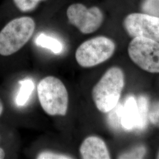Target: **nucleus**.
Returning a JSON list of instances; mask_svg holds the SVG:
<instances>
[{"label": "nucleus", "instance_id": "obj_1", "mask_svg": "<svg viewBox=\"0 0 159 159\" xmlns=\"http://www.w3.org/2000/svg\"><path fill=\"white\" fill-rule=\"evenodd\" d=\"M125 85V75L121 69L109 68L92 90L97 108L103 113H108L118 104Z\"/></svg>", "mask_w": 159, "mask_h": 159}, {"label": "nucleus", "instance_id": "obj_2", "mask_svg": "<svg viewBox=\"0 0 159 159\" xmlns=\"http://www.w3.org/2000/svg\"><path fill=\"white\" fill-rule=\"evenodd\" d=\"M35 29L33 18H14L0 31V55L9 56L22 48L29 41Z\"/></svg>", "mask_w": 159, "mask_h": 159}, {"label": "nucleus", "instance_id": "obj_3", "mask_svg": "<svg viewBox=\"0 0 159 159\" xmlns=\"http://www.w3.org/2000/svg\"><path fill=\"white\" fill-rule=\"evenodd\" d=\"M40 104L50 116H65L68 110V94L63 82L54 76L43 79L37 86Z\"/></svg>", "mask_w": 159, "mask_h": 159}, {"label": "nucleus", "instance_id": "obj_4", "mask_svg": "<svg viewBox=\"0 0 159 159\" xmlns=\"http://www.w3.org/2000/svg\"><path fill=\"white\" fill-rule=\"evenodd\" d=\"M116 45L113 41L98 36L83 43L75 52V59L84 68L94 67L107 61L113 55Z\"/></svg>", "mask_w": 159, "mask_h": 159}, {"label": "nucleus", "instance_id": "obj_5", "mask_svg": "<svg viewBox=\"0 0 159 159\" xmlns=\"http://www.w3.org/2000/svg\"><path fill=\"white\" fill-rule=\"evenodd\" d=\"M131 60L143 70L159 73V42L143 37H134L128 48Z\"/></svg>", "mask_w": 159, "mask_h": 159}, {"label": "nucleus", "instance_id": "obj_6", "mask_svg": "<svg viewBox=\"0 0 159 159\" xmlns=\"http://www.w3.org/2000/svg\"><path fill=\"white\" fill-rule=\"evenodd\" d=\"M67 16L70 23L84 34L95 32L100 27L103 21V14L99 8H87L80 3L68 7Z\"/></svg>", "mask_w": 159, "mask_h": 159}, {"label": "nucleus", "instance_id": "obj_7", "mask_svg": "<svg viewBox=\"0 0 159 159\" xmlns=\"http://www.w3.org/2000/svg\"><path fill=\"white\" fill-rule=\"evenodd\" d=\"M125 30L133 37H143L159 42V17L133 13L124 21Z\"/></svg>", "mask_w": 159, "mask_h": 159}, {"label": "nucleus", "instance_id": "obj_8", "mask_svg": "<svg viewBox=\"0 0 159 159\" xmlns=\"http://www.w3.org/2000/svg\"><path fill=\"white\" fill-rule=\"evenodd\" d=\"M80 153L84 159H110L106 143L98 137H87L80 146Z\"/></svg>", "mask_w": 159, "mask_h": 159}, {"label": "nucleus", "instance_id": "obj_9", "mask_svg": "<svg viewBox=\"0 0 159 159\" xmlns=\"http://www.w3.org/2000/svg\"><path fill=\"white\" fill-rule=\"evenodd\" d=\"M139 121V112L137 99L133 96L125 98L123 104L121 123L123 130L131 131L136 130Z\"/></svg>", "mask_w": 159, "mask_h": 159}, {"label": "nucleus", "instance_id": "obj_10", "mask_svg": "<svg viewBox=\"0 0 159 159\" xmlns=\"http://www.w3.org/2000/svg\"><path fill=\"white\" fill-rule=\"evenodd\" d=\"M37 46L50 50L56 54H60L63 50V44L57 39L41 33L35 40Z\"/></svg>", "mask_w": 159, "mask_h": 159}, {"label": "nucleus", "instance_id": "obj_11", "mask_svg": "<svg viewBox=\"0 0 159 159\" xmlns=\"http://www.w3.org/2000/svg\"><path fill=\"white\" fill-rule=\"evenodd\" d=\"M137 102L139 112V121L136 130H143L146 128L148 120V99L145 96H140L137 99Z\"/></svg>", "mask_w": 159, "mask_h": 159}, {"label": "nucleus", "instance_id": "obj_12", "mask_svg": "<svg viewBox=\"0 0 159 159\" xmlns=\"http://www.w3.org/2000/svg\"><path fill=\"white\" fill-rule=\"evenodd\" d=\"M20 88L18 93L16 102L17 106H23L29 102L34 89V82L30 79H25L19 81Z\"/></svg>", "mask_w": 159, "mask_h": 159}, {"label": "nucleus", "instance_id": "obj_13", "mask_svg": "<svg viewBox=\"0 0 159 159\" xmlns=\"http://www.w3.org/2000/svg\"><path fill=\"white\" fill-rule=\"evenodd\" d=\"M122 107L123 104L118 102V104L108 112V124L111 128L116 130H123L121 123Z\"/></svg>", "mask_w": 159, "mask_h": 159}, {"label": "nucleus", "instance_id": "obj_14", "mask_svg": "<svg viewBox=\"0 0 159 159\" xmlns=\"http://www.w3.org/2000/svg\"><path fill=\"white\" fill-rule=\"evenodd\" d=\"M146 153V148L143 144H139L130 150L120 155L119 159H143Z\"/></svg>", "mask_w": 159, "mask_h": 159}, {"label": "nucleus", "instance_id": "obj_15", "mask_svg": "<svg viewBox=\"0 0 159 159\" xmlns=\"http://www.w3.org/2000/svg\"><path fill=\"white\" fill-rule=\"evenodd\" d=\"M42 1L44 0H13V2L20 11L25 12L34 10Z\"/></svg>", "mask_w": 159, "mask_h": 159}, {"label": "nucleus", "instance_id": "obj_16", "mask_svg": "<svg viewBox=\"0 0 159 159\" xmlns=\"http://www.w3.org/2000/svg\"><path fill=\"white\" fill-rule=\"evenodd\" d=\"M143 10L146 14L159 16V0H146L143 5Z\"/></svg>", "mask_w": 159, "mask_h": 159}, {"label": "nucleus", "instance_id": "obj_17", "mask_svg": "<svg viewBox=\"0 0 159 159\" xmlns=\"http://www.w3.org/2000/svg\"><path fill=\"white\" fill-rule=\"evenodd\" d=\"M148 120L152 125L159 127V102L154 103L149 108Z\"/></svg>", "mask_w": 159, "mask_h": 159}, {"label": "nucleus", "instance_id": "obj_18", "mask_svg": "<svg viewBox=\"0 0 159 159\" xmlns=\"http://www.w3.org/2000/svg\"><path fill=\"white\" fill-rule=\"evenodd\" d=\"M37 159H73L70 156L63 154L56 153L51 152H43L39 154Z\"/></svg>", "mask_w": 159, "mask_h": 159}, {"label": "nucleus", "instance_id": "obj_19", "mask_svg": "<svg viewBox=\"0 0 159 159\" xmlns=\"http://www.w3.org/2000/svg\"><path fill=\"white\" fill-rule=\"evenodd\" d=\"M5 156L6 153L4 150L2 148H0V159H4L5 157Z\"/></svg>", "mask_w": 159, "mask_h": 159}, {"label": "nucleus", "instance_id": "obj_20", "mask_svg": "<svg viewBox=\"0 0 159 159\" xmlns=\"http://www.w3.org/2000/svg\"><path fill=\"white\" fill-rule=\"evenodd\" d=\"M3 110H4L3 104H2V102L1 99H0V116H1V114L3 113Z\"/></svg>", "mask_w": 159, "mask_h": 159}, {"label": "nucleus", "instance_id": "obj_21", "mask_svg": "<svg viewBox=\"0 0 159 159\" xmlns=\"http://www.w3.org/2000/svg\"><path fill=\"white\" fill-rule=\"evenodd\" d=\"M157 159H159V153H158V154H157Z\"/></svg>", "mask_w": 159, "mask_h": 159}]
</instances>
